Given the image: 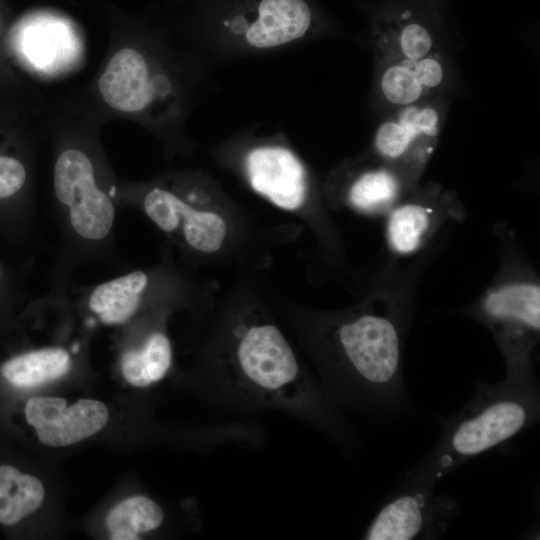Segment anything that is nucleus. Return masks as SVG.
Here are the masks:
<instances>
[{"label":"nucleus","instance_id":"nucleus-1","mask_svg":"<svg viewBox=\"0 0 540 540\" xmlns=\"http://www.w3.org/2000/svg\"><path fill=\"white\" fill-rule=\"evenodd\" d=\"M404 320L394 308L369 310L333 324L325 333L321 386L338 407L370 415L407 407Z\"/></svg>","mask_w":540,"mask_h":540},{"label":"nucleus","instance_id":"nucleus-7","mask_svg":"<svg viewBox=\"0 0 540 540\" xmlns=\"http://www.w3.org/2000/svg\"><path fill=\"white\" fill-rule=\"evenodd\" d=\"M98 89L111 108L138 113L161 99L166 100L172 93V84L165 75L151 72L142 53L124 48L111 57L99 78Z\"/></svg>","mask_w":540,"mask_h":540},{"label":"nucleus","instance_id":"nucleus-14","mask_svg":"<svg viewBox=\"0 0 540 540\" xmlns=\"http://www.w3.org/2000/svg\"><path fill=\"white\" fill-rule=\"evenodd\" d=\"M434 209L419 202L395 205L389 212L386 239L399 255L415 253L423 244L434 222Z\"/></svg>","mask_w":540,"mask_h":540},{"label":"nucleus","instance_id":"nucleus-16","mask_svg":"<svg viewBox=\"0 0 540 540\" xmlns=\"http://www.w3.org/2000/svg\"><path fill=\"white\" fill-rule=\"evenodd\" d=\"M164 521L162 507L144 495L131 496L115 505L106 517L113 540H138L158 529Z\"/></svg>","mask_w":540,"mask_h":540},{"label":"nucleus","instance_id":"nucleus-3","mask_svg":"<svg viewBox=\"0 0 540 540\" xmlns=\"http://www.w3.org/2000/svg\"><path fill=\"white\" fill-rule=\"evenodd\" d=\"M212 42L238 52H270L310 36L318 22L311 0H201Z\"/></svg>","mask_w":540,"mask_h":540},{"label":"nucleus","instance_id":"nucleus-4","mask_svg":"<svg viewBox=\"0 0 540 540\" xmlns=\"http://www.w3.org/2000/svg\"><path fill=\"white\" fill-rule=\"evenodd\" d=\"M492 332L504 357L505 382H536L533 354L540 335V286L534 281L508 282L488 291L475 312Z\"/></svg>","mask_w":540,"mask_h":540},{"label":"nucleus","instance_id":"nucleus-12","mask_svg":"<svg viewBox=\"0 0 540 540\" xmlns=\"http://www.w3.org/2000/svg\"><path fill=\"white\" fill-rule=\"evenodd\" d=\"M69 368L68 352L52 347L16 355L2 364L0 372L8 384L25 389L58 379Z\"/></svg>","mask_w":540,"mask_h":540},{"label":"nucleus","instance_id":"nucleus-19","mask_svg":"<svg viewBox=\"0 0 540 540\" xmlns=\"http://www.w3.org/2000/svg\"><path fill=\"white\" fill-rule=\"evenodd\" d=\"M381 91L390 103L406 107L429 94L416 75L412 60L400 58L386 66L380 77Z\"/></svg>","mask_w":540,"mask_h":540},{"label":"nucleus","instance_id":"nucleus-18","mask_svg":"<svg viewBox=\"0 0 540 540\" xmlns=\"http://www.w3.org/2000/svg\"><path fill=\"white\" fill-rule=\"evenodd\" d=\"M180 224L187 244L203 253L218 251L227 234V225L219 214L196 210L187 203Z\"/></svg>","mask_w":540,"mask_h":540},{"label":"nucleus","instance_id":"nucleus-11","mask_svg":"<svg viewBox=\"0 0 540 540\" xmlns=\"http://www.w3.org/2000/svg\"><path fill=\"white\" fill-rule=\"evenodd\" d=\"M147 282L142 271L105 282L93 290L89 306L105 324L124 323L137 311Z\"/></svg>","mask_w":540,"mask_h":540},{"label":"nucleus","instance_id":"nucleus-21","mask_svg":"<svg viewBox=\"0 0 540 540\" xmlns=\"http://www.w3.org/2000/svg\"><path fill=\"white\" fill-rule=\"evenodd\" d=\"M433 49V37L421 24L409 23L397 35L396 50L400 58L419 60L432 54Z\"/></svg>","mask_w":540,"mask_h":540},{"label":"nucleus","instance_id":"nucleus-10","mask_svg":"<svg viewBox=\"0 0 540 540\" xmlns=\"http://www.w3.org/2000/svg\"><path fill=\"white\" fill-rule=\"evenodd\" d=\"M398 115L382 123L375 134L374 145L384 159L394 162L423 161L432 150L438 135L440 115L432 106L402 107Z\"/></svg>","mask_w":540,"mask_h":540},{"label":"nucleus","instance_id":"nucleus-8","mask_svg":"<svg viewBox=\"0 0 540 540\" xmlns=\"http://www.w3.org/2000/svg\"><path fill=\"white\" fill-rule=\"evenodd\" d=\"M244 170L252 189L284 210H297L307 196V173L298 156L288 147L264 143L245 155Z\"/></svg>","mask_w":540,"mask_h":540},{"label":"nucleus","instance_id":"nucleus-6","mask_svg":"<svg viewBox=\"0 0 540 540\" xmlns=\"http://www.w3.org/2000/svg\"><path fill=\"white\" fill-rule=\"evenodd\" d=\"M54 190L68 206L74 231L90 240L103 239L112 228L115 209L111 199L96 185L93 165L77 149L62 152L54 168Z\"/></svg>","mask_w":540,"mask_h":540},{"label":"nucleus","instance_id":"nucleus-17","mask_svg":"<svg viewBox=\"0 0 540 540\" xmlns=\"http://www.w3.org/2000/svg\"><path fill=\"white\" fill-rule=\"evenodd\" d=\"M401 188L400 179L392 170L375 168L363 172L352 182L348 201L364 213H386L397 204Z\"/></svg>","mask_w":540,"mask_h":540},{"label":"nucleus","instance_id":"nucleus-9","mask_svg":"<svg viewBox=\"0 0 540 540\" xmlns=\"http://www.w3.org/2000/svg\"><path fill=\"white\" fill-rule=\"evenodd\" d=\"M27 423L38 439L51 447H64L99 432L107 423L106 405L95 399H80L67 406L63 398L38 396L25 405Z\"/></svg>","mask_w":540,"mask_h":540},{"label":"nucleus","instance_id":"nucleus-2","mask_svg":"<svg viewBox=\"0 0 540 540\" xmlns=\"http://www.w3.org/2000/svg\"><path fill=\"white\" fill-rule=\"evenodd\" d=\"M537 382L480 384L473 398L443 425L435 447L415 465L407 480L434 487L444 476L538 422Z\"/></svg>","mask_w":540,"mask_h":540},{"label":"nucleus","instance_id":"nucleus-5","mask_svg":"<svg viewBox=\"0 0 540 540\" xmlns=\"http://www.w3.org/2000/svg\"><path fill=\"white\" fill-rule=\"evenodd\" d=\"M460 506L449 495H436L434 487L406 480L367 527L366 540L438 539L459 516Z\"/></svg>","mask_w":540,"mask_h":540},{"label":"nucleus","instance_id":"nucleus-23","mask_svg":"<svg viewBox=\"0 0 540 540\" xmlns=\"http://www.w3.org/2000/svg\"><path fill=\"white\" fill-rule=\"evenodd\" d=\"M412 66L420 82L429 92L443 83L445 71L438 55L432 53L419 60H412Z\"/></svg>","mask_w":540,"mask_h":540},{"label":"nucleus","instance_id":"nucleus-13","mask_svg":"<svg viewBox=\"0 0 540 540\" xmlns=\"http://www.w3.org/2000/svg\"><path fill=\"white\" fill-rule=\"evenodd\" d=\"M44 495V486L37 477L0 464V524L15 526L41 506Z\"/></svg>","mask_w":540,"mask_h":540},{"label":"nucleus","instance_id":"nucleus-15","mask_svg":"<svg viewBox=\"0 0 540 540\" xmlns=\"http://www.w3.org/2000/svg\"><path fill=\"white\" fill-rule=\"evenodd\" d=\"M172 364V348L162 332L152 333L142 348L127 351L121 360L126 381L135 387H147L162 380Z\"/></svg>","mask_w":540,"mask_h":540},{"label":"nucleus","instance_id":"nucleus-22","mask_svg":"<svg viewBox=\"0 0 540 540\" xmlns=\"http://www.w3.org/2000/svg\"><path fill=\"white\" fill-rule=\"evenodd\" d=\"M27 172L17 158L0 155V200L16 195L25 185Z\"/></svg>","mask_w":540,"mask_h":540},{"label":"nucleus","instance_id":"nucleus-20","mask_svg":"<svg viewBox=\"0 0 540 540\" xmlns=\"http://www.w3.org/2000/svg\"><path fill=\"white\" fill-rule=\"evenodd\" d=\"M186 202L173 192L155 187L144 198L147 216L163 231L172 232L180 226Z\"/></svg>","mask_w":540,"mask_h":540}]
</instances>
